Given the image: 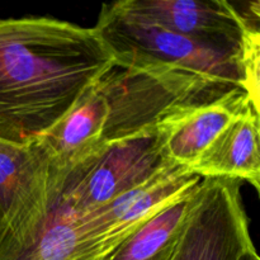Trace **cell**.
Segmentation results:
<instances>
[{
	"label": "cell",
	"mask_w": 260,
	"mask_h": 260,
	"mask_svg": "<svg viewBox=\"0 0 260 260\" xmlns=\"http://www.w3.org/2000/svg\"><path fill=\"white\" fill-rule=\"evenodd\" d=\"M114 65L94 28L50 17L0 19V140L24 146L42 137Z\"/></svg>",
	"instance_id": "cell-1"
},
{
	"label": "cell",
	"mask_w": 260,
	"mask_h": 260,
	"mask_svg": "<svg viewBox=\"0 0 260 260\" xmlns=\"http://www.w3.org/2000/svg\"><path fill=\"white\" fill-rule=\"evenodd\" d=\"M240 91L245 93L174 69L116 63L84 91L62 121L38 140L53 162L71 167L109 145L159 126L179 109Z\"/></svg>",
	"instance_id": "cell-2"
},
{
	"label": "cell",
	"mask_w": 260,
	"mask_h": 260,
	"mask_svg": "<svg viewBox=\"0 0 260 260\" xmlns=\"http://www.w3.org/2000/svg\"><path fill=\"white\" fill-rule=\"evenodd\" d=\"M93 28L118 65L174 69L207 83L244 90L259 107V70L241 56L206 46L137 17L119 2L103 4Z\"/></svg>",
	"instance_id": "cell-3"
},
{
	"label": "cell",
	"mask_w": 260,
	"mask_h": 260,
	"mask_svg": "<svg viewBox=\"0 0 260 260\" xmlns=\"http://www.w3.org/2000/svg\"><path fill=\"white\" fill-rule=\"evenodd\" d=\"M69 169L50 159L42 177L0 223V260H102L84 240L66 194Z\"/></svg>",
	"instance_id": "cell-4"
},
{
	"label": "cell",
	"mask_w": 260,
	"mask_h": 260,
	"mask_svg": "<svg viewBox=\"0 0 260 260\" xmlns=\"http://www.w3.org/2000/svg\"><path fill=\"white\" fill-rule=\"evenodd\" d=\"M162 122L71 165L66 194L78 215L109 203L177 165L165 150Z\"/></svg>",
	"instance_id": "cell-5"
},
{
	"label": "cell",
	"mask_w": 260,
	"mask_h": 260,
	"mask_svg": "<svg viewBox=\"0 0 260 260\" xmlns=\"http://www.w3.org/2000/svg\"><path fill=\"white\" fill-rule=\"evenodd\" d=\"M240 189L241 180L203 178L173 260H239L254 248Z\"/></svg>",
	"instance_id": "cell-6"
},
{
	"label": "cell",
	"mask_w": 260,
	"mask_h": 260,
	"mask_svg": "<svg viewBox=\"0 0 260 260\" xmlns=\"http://www.w3.org/2000/svg\"><path fill=\"white\" fill-rule=\"evenodd\" d=\"M122 8L210 47L241 56L259 70V33L246 30L226 0H118Z\"/></svg>",
	"instance_id": "cell-7"
},
{
	"label": "cell",
	"mask_w": 260,
	"mask_h": 260,
	"mask_svg": "<svg viewBox=\"0 0 260 260\" xmlns=\"http://www.w3.org/2000/svg\"><path fill=\"white\" fill-rule=\"evenodd\" d=\"M202 179L190 168L173 165L109 203L78 215L84 240L103 259L137 226Z\"/></svg>",
	"instance_id": "cell-8"
},
{
	"label": "cell",
	"mask_w": 260,
	"mask_h": 260,
	"mask_svg": "<svg viewBox=\"0 0 260 260\" xmlns=\"http://www.w3.org/2000/svg\"><path fill=\"white\" fill-rule=\"evenodd\" d=\"M250 103L254 102L248 94L240 91L173 113L162 122L169 159L174 164L192 169L213 140Z\"/></svg>",
	"instance_id": "cell-9"
},
{
	"label": "cell",
	"mask_w": 260,
	"mask_h": 260,
	"mask_svg": "<svg viewBox=\"0 0 260 260\" xmlns=\"http://www.w3.org/2000/svg\"><path fill=\"white\" fill-rule=\"evenodd\" d=\"M259 107L249 104L207 147L193 172L202 178L246 180L260 189Z\"/></svg>",
	"instance_id": "cell-10"
},
{
	"label": "cell",
	"mask_w": 260,
	"mask_h": 260,
	"mask_svg": "<svg viewBox=\"0 0 260 260\" xmlns=\"http://www.w3.org/2000/svg\"><path fill=\"white\" fill-rule=\"evenodd\" d=\"M201 184L144 221L102 260H173L198 202Z\"/></svg>",
	"instance_id": "cell-11"
},
{
	"label": "cell",
	"mask_w": 260,
	"mask_h": 260,
	"mask_svg": "<svg viewBox=\"0 0 260 260\" xmlns=\"http://www.w3.org/2000/svg\"><path fill=\"white\" fill-rule=\"evenodd\" d=\"M48 162L38 139L24 146L0 140V223L42 177Z\"/></svg>",
	"instance_id": "cell-12"
},
{
	"label": "cell",
	"mask_w": 260,
	"mask_h": 260,
	"mask_svg": "<svg viewBox=\"0 0 260 260\" xmlns=\"http://www.w3.org/2000/svg\"><path fill=\"white\" fill-rule=\"evenodd\" d=\"M239 260H260V259H259L258 254H256L255 248H253V249H250V250L246 251V253L244 254V255L241 256Z\"/></svg>",
	"instance_id": "cell-13"
}]
</instances>
